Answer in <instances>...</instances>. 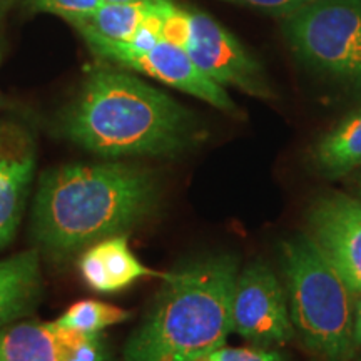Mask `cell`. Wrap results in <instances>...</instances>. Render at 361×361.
Returning <instances> with one entry per match:
<instances>
[{
    "label": "cell",
    "instance_id": "obj_1",
    "mask_svg": "<svg viewBox=\"0 0 361 361\" xmlns=\"http://www.w3.org/2000/svg\"><path fill=\"white\" fill-rule=\"evenodd\" d=\"M62 137L104 157L174 156L201 137L178 101L124 71L97 67L57 119Z\"/></svg>",
    "mask_w": 361,
    "mask_h": 361
},
{
    "label": "cell",
    "instance_id": "obj_2",
    "mask_svg": "<svg viewBox=\"0 0 361 361\" xmlns=\"http://www.w3.org/2000/svg\"><path fill=\"white\" fill-rule=\"evenodd\" d=\"M157 200V180L142 166L101 162L51 169L35 194V241L47 255L64 258L142 223Z\"/></svg>",
    "mask_w": 361,
    "mask_h": 361
},
{
    "label": "cell",
    "instance_id": "obj_3",
    "mask_svg": "<svg viewBox=\"0 0 361 361\" xmlns=\"http://www.w3.org/2000/svg\"><path fill=\"white\" fill-rule=\"evenodd\" d=\"M238 274V259L229 255L166 273L154 306L126 345L124 361H196L226 345Z\"/></svg>",
    "mask_w": 361,
    "mask_h": 361
},
{
    "label": "cell",
    "instance_id": "obj_4",
    "mask_svg": "<svg viewBox=\"0 0 361 361\" xmlns=\"http://www.w3.org/2000/svg\"><path fill=\"white\" fill-rule=\"evenodd\" d=\"M286 300L295 335L313 361H353V291L308 234L281 245Z\"/></svg>",
    "mask_w": 361,
    "mask_h": 361
},
{
    "label": "cell",
    "instance_id": "obj_5",
    "mask_svg": "<svg viewBox=\"0 0 361 361\" xmlns=\"http://www.w3.org/2000/svg\"><path fill=\"white\" fill-rule=\"evenodd\" d=\"M283 32L306 66L361 85V0H313L284 17Z\"/></svg>",
    "mask_w": 361,
    "mask_h": 361
},
{
    "label": "cell",
    "instance_id": "obj_6",
    "mask_svg": "<svg viewBox=\"0 0 361 361\" xmlns=\"http://www.w3.org/2000/svg\"><path fill=\"white\" fill-rule=\"evenodd\" d=\"M80 35L89 44V47L106 61L123 66L126 69L142 72L149 78H154L171 87L191 94L228 114L238 112L236 104L233 102L223 85L207 78L204 72L194 64L188 52L178 45L161 40L149 51H135L129 44L99 37L96 34L80 32Z\"/></svg>",
    "mask_w": 361,
    "mask_h": 361
},
{
    "label": "cell",
    "instance_id": "obj_7",
    "mask_svg": "<svg viewBox=\"0 0 361 361\" xmlns=\"http://www.w3.org/2000/svg\"><path fill=\"white\" fill-rule=\"evenodd\" d=\"M233 333L255 346H281L295 338L288 300L273 269L251 263L239 271L233 295Z\"/></svg>",
    "mask_w": 361,
    "mask_h": 361
},
{
    "label": "cell",
    "instance_id": "obj_8",
    "mask_svg": "<svg viewBox=\"0 0 361 361\" xmlns=\"http://www.w3.org/2000/svg\"><path fill=\"white\" fill-rule=\"evenodd\" d=\"M191 13V35L184 51L209 79L233 85L250 96L273 99L274 92L259 62L219 22L201 11Z\"/></svg>",
    "mask_w": 361,
    "mask_h": 361
},
{
    "label": "cell",
    "instance_id": "obj_9",
    "mask_svg": "<svg viewBox=\"0 0 361 361\" xmlns=\"http://www.w3.org/2000/svg\"><path fill=\"white\" fill-rule=\"evenodd\" d=\"M308 236L361 295V200L346 194H326L308 211Z\"/></svg>",
    "mask_w": 361,
    "mask_h": 361
},
{
    "label": "cell",
    "instance_id": "obj_10",
    "mask_svg": "<svg viewBox=\"0 0 361 361\" xmlns=\"http://www.w3.org/2000/svg\"><path fill=\"white\" fill-rule=\"evenodd\" d=\"M0 361H109L101 333L27 322L0 329Z\"/></svg>",
    "mask_w": 361,
    "mask_h": 361
},
{
    "label": "cell",
    "instance_id": "obj_11",
    "mask_svg": "<svg viewBox=\"0 0 361 361\" xmlns=\"http://www.w3.org/2000/svg\"><path fill=\"white\" fill-rule=\"evenodd\" d=\"M35 139L17 121L0 123V247L20 223L35 168Z\"/></svg>",
    "mask_w": 361,
    "mask_h": 361
},
{
    "label": "cell",
    "instance_id": "obj_12",
    "mask_svg": "<svg viewBox=\"0 0 361 361\" xmlns=\"http://www.w3.org/2000/svg\"><path fill=\"white\" fill-rule=\"evenodd\" d=\"M79 268L87 286L99 293H116L144 276L166 274L149 269L135 258L124 234L94 243L80 258Z\"/></svg>",
    "mask_w": 361,
    "mask_h": 361
},
{
    "label": "cell",
    "instance_id": "obj_13",
    "mask_svg": "<svg viewBox=\"0 0 361 361\" xmlns=\"http://www.w3.org/2000/svg\"><path fill=\"white\" fill-rule=\"evenodd\" d=\"M40 288L42 274L37 251H22L0 261V329L34 308Z\"/></svg>",
    "mask_w": 361,
    "mask_h": 361
},
{
    "label": "cell",
    "instance_id": "obj_14",
    "mask_svg": "<svg viewBox=\"0 0 361 361\" xmlns=\"http://www.w3.org/2000/svg\"><path fill=\"white\" fill-rule=\"evenodd\" d=\"M313 162L329 178L361 168V109L351 112L319 139L313 149Z\"/></svg>",
    "mask_w": 361,
    "mask_h": 361
},
{
    "label": "cell",
    "instance_id": "obj_15",
    "mask_svg": "<svg viewBox=\"0 0 361 361\" xmlns=\"http://www.w3.org/2000/svg\"><path fill=\"white\" fill-rule=\"evenodd\" d=\"M149 11V0L139 2H104L96 12L89 16L74 17L67 22L75 27L79 32L96 34L99 37L129 42L142 24Z\"/></svg>",
    "mask_w": 361,
    "mask_h": 361
},
{
    "label": "cell",
    "instance_id": "obj_16",
    "mask_svg": "<svg viewBox=\"0 0 361 361\" xmlns=\"http://www.w3.org/2000/svg\"><path fill=\"white\" fill-rule=\"evenodd\" d=\"M130 313L128 310L117 308V306L101 303V301L85 300L72 305L66 311L57 323L61 326L75 329V331L87 333V335H99L102 329L114 326L129 319Z\"/></svg>",
    "mask_w": 361,
    "mask_h": 361
},
{
    "label": "cell",
    "instance_id": "obj_17",
    "mask_svg": "<svg viewBox=\"0 0 361 361\" xmlns=\"http://www.w3.org/2000/svg\"><path fill=\"white\" fill-rule=\"evenodd\" d=\"M191 35V13L180 8L171 0H166L164 19H162V40L186 49Z\"/></svg>",
    "mask_w": 361,
    "mask_h": 361
},
{
    "label": "cell",
    "instance_id": "obj_18",
    "mask_svg": "<svg viewBox=\"0 0 361 361\" xmlns=\"http://www.w3.org/2000/svg\"><path fill=\"white\" fill-rule=\"evenodd\" d=\"M32 11L56 13L66 20L89 16L102 6L104 0H24Z\"/></svg>",
    "mask_w": 361,
    "mask_h": 361
},
{
    "label": "cell",
    "instance_id": "obj_19",
    "mask_svg": "<svg viewBox=\"0 0 361 361\" xmlns=\"http://www.w3.org/2000/svg\"><path fill=\"white\" fill-rule=\"evenodd\" d=\"M196 361H284V360H283V355L276 350L261 348V346H241V348H233V346L223 345L221 348L201 356V358Z\"/></svg>",
    "mask_w": 361,
    "mask_h": 361
},
{
    "label": "cell",
    "instance_id": "obj_20",
    "mask_svg": "<svg viewBox=\"0 0 361 361\" xmlns=\"http://www.w3.org/2000/svg\"><path fill=\"white\" fill-rule=\"evenodd\" d=\"M226 2L238 4V6L255 8V11L264 12L268 16H276L284 19V17L291 16V13L308 6L313 0H226Z\"/></svg>",
    "mask_w": 361,
    "mask_h": 361
},
{
    "label": "cell",
    "instance_id": "obj_21",
    "mask_svg": "<svg viewBox=\"0 0 361 361\" xmlns=\"http://www.w3.org/2000/svg\"><path fill=\"white\" fill-rule=\"evenodd\" d=\"M355 341L361 346V295L355 301Z\"/></svg>",
    "mask_w": 361,
    "mask_h": 361
},
{
    "label": "cell",
    "instance_id": "obj_22",
    "mask_svg": "<svg viewBox=\"0 0 361 361\" xmlns=\"http://www.w3.org/2000/svg\"><path fill=\"white\" fill-rule=\"evenodd\" d=\"M4 6H6V2H0V20H2L4 17ZM0 59H2V37H0Z\"/></svg>",
    "mask_w": 361,
    "mask_h": 361
},
{
    "label": "cell",
    "instance_id": "obj_23",
    "mask_svg": "<svg viewBox=\"0 0 361 361\" xmlns=\"http://www.w3.org/2000/svg\"><path fill=\"white\" fill-rule=\"evenodd\" d=\"M104 2H117V4H124V2H139V0H104Z\"/></svg>",
    "mask_w": 361,
    "mask_h": 361
},
{
    "label": "cell",
    "instance_id": "obj_24",
    "mask_svg": "<svg viewBox=\"0 0 361 361\" xmlns=\"http://www.w3.org/2000/svg\"><path fill=\"white\" fill-rule=\"evenodd\" d=\"M358 191L361 194V176H360V179H358Z\"/></svg>",
    "mask_w": 361,
    "mask_h": 361
}]
</instances>
